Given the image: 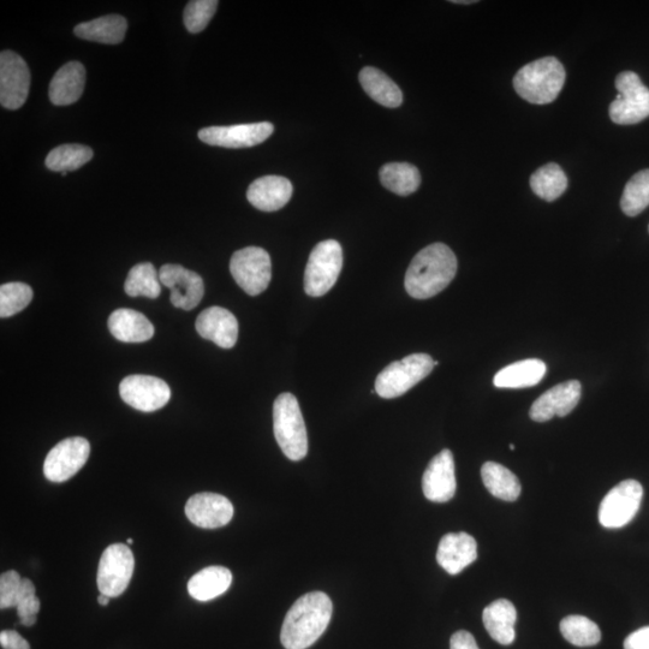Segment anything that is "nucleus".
<instances>
[{"instance_id":"5701e85b","label":"nucleus","mask_w":649,"mask_h":649,"mask_svg":"<svg viewBox=\"0 0 649 649\" xmlns=\"http://www.w3.org/2000/svg\"><path fill=\"white\" fill-rule=\"evenodd\" d=\"M86 83V69L80 62H69L59 69L50 85L52 104L67 106L82 97Z\"/></svg>"},{"instance_id":"20e7f679","label":"nucleus","mask_w":649,"mask_h":649,"mask_svg":"<svg viewBox=\"0 0 649 649\" xmlns=\"http://www.w3.org/2000/svg\"><path fill=\"white\" fill-rule=\"evenodd\" d=\"M273 431L279 448L291 461L307 456L308 437L299 401L294 395L282 394L273 404Z\"/></svg>"},{"instance_id":"a19ab883","label":"nucleus","mask_w":649,"mask_h":649,"mask_svg":"<svg viewBox=\"0 0 649 649\" xmlns=\"http://www.w3.org/2000/svg\"><path fill=\"white\" fill-rule=\"evenodd\" d=\"M624 649H649V627L631 633L624 641Z\"/></svg>"},{"instance_id":"b1692460","label":"nucleus","mask_w":649,"mask_h":649,"mask_svg":"<svg viewBox=\"0 0 649 649\" xmlns=\"http://www.w3.org/2000/svg\"><path fill=\"white\" fill-rule=\"evenodd\" d=\"M487 633L500 645L508 646L515 641L517 611L514 604L506 599H499L488 605L482 615Z\"/></svg>"},{"instance_id":"49530a36","label":"nucleus","mask_w":649,"mask_h":649,"mask_svg":"<svg viewBox=\"0 0 649 649\" xmlns=\"http://www.w3.org/2000/svg\"><path fill=\"white\" fill-rule=\"evenodd\" d=\"M510 449H511L512 451H514V450H515V445H514V444H511V445H510Z\"/></svg>"},{"instance_id":"a878e982","label":"nucleus","mask_w":649,"mask_h":649,"mask_svg":"<svg viewBox=\"0 0 649 649\" xmlns=\"http://www.w3.org/2000/svg\"><path fill=\"white\" fill-rule=\"evenodd\" d=\"M128 22L119 15H107L89 22L80 23L74 33L83 40L106 45L121 44L127 33Z\"/></svg>"},{"instance_id":"cd10ccee","label":"nucleus","mask_w":649,"mask_h":649,"mask_svg":"<svg viewBox=\"0 0 649 649\" xmlns=\"http://www.w3.org/2000/svg\"><path fill=\"white\" fill-rule=\"evenodd\" d=\"M360 83L365 92L378 104L396 109L403 103L401 88L396 85L383 71L373 67L361 70Z\"/></svg>"},{"instance_id":"dca6fc26","label":"nucleus","mask_w":649,"mask_h":649,"mask_svg":"<svg viewBox=\"0 0 649 649\" xmlns=\"http://www.w3.org/2000/svg\"><path fill=\"white\" fill-rule=\"evenodd\" d=\"M188 520L196 527L216 529L228 525L234 517V505L222 494L198 493L186 505Z\"/></svg>"},{"instance_id":"e433bc0d","label":"nucleus","mask_w":649,"mask_h":649,"mask_svg":"<svg viewBox=\"0 0 649 649\" xmlns=\"http://www.w3.org/2000/svg\"><path fill=\"white\" fill-rule=\"evenodd\" d=\"M217 0H194L184 10V25L190 33L198 34L208 26L218 9Z\"/></svg>"},{"instance_id":"7c9ffc66","label":"nucleus","mask_w":649,"mask_h":649,"mask_svg":"<svg viewBox=\"0 0 649 649\" xmlns=\"http://www.w3.org/2000/svg\"><path fill=\"white\" fill-rule=\"evenodd\" d=\"M531 187L539 198L545 201H555L568 188V178L561 166L551 163L534 172L531 177Z\"/></svg>"},{"instance_id":"473e14b6","label":"nucleus","mask_w":649,"mask_h":649,"mask_svg":"<svg viewBox=\"0 0 649 649\" xmlns=\"http://www.w3.org/2000/svg\"><path fill=\"white\" fill-rule=\"evenodd\" d=\"M92 158V148L75 144L62 145L53 148L45 164L47 169L63 174V172L79 170L83 165L91 162Z\"/></svg>"},{"instance_id":"72a5a7b5","label":"nucleus","mask_w":649,"mask_h":649,"mask_svg":"<svg viewBox=\"0 0 649 649\" xmlns=\"http://www.w3.org/2000/svg\"><path fill=\"white\" fill-rule=\"evenodd\" d=\"M564 639L577 647H592L601 640V631L591 619L583 616H568L561 622Z\"/></svg>"},{"instance_id":"c756f323","label":"nucleus","mask_w":649,"mask_h":649,"mask_svg":"<svg viewBox=\"0 0 649 649\" xmlns=\"http://www.w3.org/2000/svg\"><path fill=\"white\" fill-rule=\"evenodd\" d=\"M380 182L390 192L408 196L416 192L421 184L420 171L409 163H389L380 169Z\"/></svg>"},{"instance_id":"37998d69","label":"nucleus","mask_w":649,"mask_h":649,"mask_svg":"<svg viewBox=\"0 0 649 649\" xmlns=\"http://www.w3.org/2000/svg\"><path fill=\"white\" fill-rule=\"evenodd\" d=\"M110 599H111V598H110V597H107V595L100 594L99 597H98V603H99L101 606H107V605H109V601H110Z\"/></svg>"},{"instance_id":"0eeeda50","label":"nucleus","mask_w":649,"mask_h":649,"mask_svg":"<svg viewBox=\"0 0 649 649\" xmlns=\"http://www.w3.org/2000/svg\"><path fill=\"white\" fill-rule=\"evenodd\" d=\"M616 88L619 95L610 105L613 123L631 125L649 117V89L639 76L633 71H624L617 76Z\"/></svg>"},{"instance_id":"ddd939ff","label":"nucleus","mask_w":649,"mask_h":649,"mask_svg":"<svg viewBox=\"0 0 649 649\" xmlns=\"http://www.w3.org/2000/svg\"><path fill=\"white\" fill-rule=\"evenodd\" d=\"M91 455V445L88 440L74 437L62 440L49 455L44 463V474L52 482H65L80 472Z\"/></svg>"},{"instance_id":"1a4fd4ad","label":"nucleus","mask_w":649,"mask_h":649,"mask_svg":"<svg viewBox=\"0 0 649 649\" xmlns=\"http://www.w3.org/2000/svg\"><path fill=\"white\" fill-rule=\"evenodd\" d=\"M135 559L127 545H110L100 558L98 589L100 594L117 598L125 592L132 581Z\"/></svg>"},{"instance_id":"de8ad7c7","label":"nucleus","mask_w":649,"mask_h":649,"mask_svg":"<svg viewBox=\"0 0 649 649\" xmlns=\"http://www.w3.org/2000/svg\"><path fill=\"white\" fill-rule=\"evenodd\" d=\"M648 230H649V228H648Z\"/></svg>"},{"instance_id":"aec40b11","label":"nucleus","mask_w":649,"mask_h":649,"mask_svg":"<svg viewBox=\"0 0 649 649\" xmlns=\"http://www.w3.org/2000/svg\"><path fill=\"white\" fill-rule=\"evenodd\" d=\"M478 558V544L467 533H450L440 540L437 561L446 573L460 574Z\"/></svg>"},{"instance_id":"f8f14e48","label":"nucleus","mask_w":649,"mask_h":649,"mask_svg":"<svg viewBox=\"0 0 649 649\" xmlns=\"http://www.w3.org/2000/svg\"><path fill=\"white\" fill-rule=\"evenodd\" d=\"M31 87V71L20 55L4 51L0 55V104L8 110L25 105Z\"/></svg>"},{"instance_id":"58836bf2","label":"nucleus","mask_w":649,"mask_h":649,"mask_svg":"<svg viewBox=\"0 0 649 649\" xmlns=\"http://www.w3.org/2000/svg\"><path fill=\"white\" fill-rule=\"evenodd\" d=\"M17 615H19L20 623L25 627H32L37 623V616L40 611V600L37 595H31L20 601L17 605Z\"/></svg>"},{"instance_id":"f704fd0d","label":"nucleus","mask_w":649,"mask_h":649,"mask_svg":"<svg viewBox=\"0 0 649 649\" xmlns=\"http://www.w3.org/2000/svg\"><path fill=\"white\" fill-rule=\"evenodd\" d=\"M649 206V169L637 172L625 186L621 200L622 211L636 217Z\"/></svg>"},{"instance_id":"412c9836","label":"nucleus","mask_w":649,"mask_h":649,"mask_svg":"<svg viewBox=\"0 0 649 649\" xmlns=\"http://www.w3.org/2000/svg\"><path fill=\"white\" fill-rule=\"evenodd\" d=\"M293 192V184L288 178L265 176L250 184L247 199L260 211L275 212L288 204Z\"/></svg>"},{"instance_id":"4c0bfd02","label":"nucleus","mask_w":649,"mask_h":649,"mask_svg":"<svg viewBox=\"0 0 649 649\" xmlns=\"http://www.w3.org/2000/svg\"><path fill=\"white\" fill-rule=\"evenodd\" d=\"M22 577L15 570L0 576V607L13 609L20 603Z\"/></svg>"},{"instance_id":"4468645a","label":"nucleus","mask_w":649,"mask_h":649,"mask_svg":"<svg viewBox=\"0 0 649 649\" xmlns=\"http://www.w3.org/2000/svg\"><path fill=\"white\" fill-rule=\"evenodd\" d=\"M275 132L270 122L210 127L201 129L199 139L207 145L225 148H248L263 144Z\"/></svg>"},{"instance_id":"c85d7f7f","label":"nucleus","mask_w":649,"mask_h":649,"mask_svg":"<svg viewBox=\"0 0 649 649\" xmlns=\"http://www.w3.org/2000/svg\"><path fill=\"white\" fill-rule=\"evenodd\" d=\"M482 481L492 496L515 502L521 494V484L517 476L502 464L487 462L481 468Z\"/></svg>"},{"instance_id":"6ab92c4d","label":"nucleus","mask_w":649,"mask_h":649,"mask_svg":"<svg viewBox=\"0 0 649 649\" xmlns=\"http://www.w3.org/2000/svg\"><path fill=\"white\" fill-rule=\"evenodd\" d=\"M195 329L202 338L223 349L235 347L238 338V321L234 314L222 307H210L196 319Z\"/></svg>"},{"instance_id":"423d86ee","label":"nucleus","mask_w":649,"mask_h":649,"mask_svg":"<svg viewBox=\"0 0 649 649\" xmlns=\"http://www.w3.org/2000/svg\"><path fill=\"white\" fill-rule=\"evenodd\" d=\"M343 267V249L335 240L317 244L309 255L305 291L312 297L324 296L335 287Z\"/></svg>"},{"instance_id":"4be33fe9","label":"nucleus","mask_w":649,"mask_h":649,"mask_svg":"<svg viewBox=\"0 0 649 649\" xmlns=\"http://www.w3.org/2000/svg\"><path fill=\"white\" fill-rule=\"evenodd\" d=\"M111 335L123 343H144L154 336V326L144 314L134 309L121 308L109 318Z\"/></svg>"},{"instance_id":"c9c22d12","label":"nucleus","mask_w":649,"mask_h":649,"mask_svg":"<svg viewBox=\"0 0 649 649\" xmlns=\"http://www.w3.org/2000/svg\"><path fill=\"white\" fill-rule=\"evenodd\" d=\"M33 290L25 283H7L0 287V317L9 318L27 308Z\"/></svg>"},{"instance_id":"f3484780","label":"nucleus","mask_w":649,"mask_h":649,"mask_svg":"<svg viewBox=\"0 0 649 649\" xmlns=\"http://www.w3.org/2000/svg\"><path fill=\"white\" fill-rule=\"evenodd\" d=\"M582 386L580 381H564L546 391L533 403L529 416L535 422H546L559 416L569 415L581 400Z\"/></svg>"},{"instance_id":"39448f33","label":"nucleus","mask_w":649,"mask_h":649,"mask_svg":"<svg viewBox=\"0 0 649 649\" xmlns=\"http://www.w3.org/2000/svg\"><path fill=\"white\" fill-rule=\"evenodd\" d=\"M434 361L427 354H413L387 366L375 380V391L381 398L392 400L400 397L433 371Z\"/></svg>"},{"instance_id":"6e6552de","label":"nucleus","mask_w":649,"mask_h":649,"mask_svg":"<svg viewBox=\"0 0 649 649\" xmlns=\"http://www.w3.org/2000/svg\"><path fill=\"white\" fill-rule=\"evenodd\" d=\"M235 282L250 296H258L269 288L272 278L270 254L259 247L237 250L230 260Z\"/></svg>"},{"instance_id":"f257e3e1","label":"nucleus","mask_w":649,"mask_h":649,"mask_svg":"<svg viewBox=\"0 0 649 649\" xmlns=\"http://www.w3.org/2000/svg\"><path fill=\"white\" fill-rule=\"evenodd\" d=\"M456 273L455 253L444 243H433L416 254L404 284L414 299L427 300L448 288Z\"/></svg>"},{"instance_id":"a211bd4d","label":"nucleus","mask_w":649,"mask_h":649,"mask_svg":"<svg viewBox=\"0 0 649 649\" xmlns=\"http://www.w3.org/2000/svg\"><path fill=\"white\" fill-rule=\"evenodd\" d=\"M457 488L454 455L443 450L428 464L422 490L425 497L434 503H446L454 498Z\"/></svg>"},{"instance_id":"79ce46f5","label":"nucleus","mask_w":649,"mask_h":649,"mask_svg":"<svg viewBox=\"0 0 649 649\" xmlns=\"http://www.w3.org/2000/svg\"><path fill=\"white\" fill-rule=\"evenodd\" d=\"M450 649H480L474 636L468 631H457L450 640Z\"/></svg>"},{"instance_id":"ea45409f","label":"nucleus","mask_w":649,"mask_h":649,"mask_svg":"<svg viewBox=\"0 0 649 649\" xmlns=\"http://www.w3.org/2000/svg\"><path fill=\"white\" fill-rule=\"evenodd\" d=\"M0 645L4 649H31L27 640L14 630H4L0 633Z\"/></svg>"},{"instance_id":"a18cd8bd","label":"nucleus","mask_w":649,"mask_h":649,"mask_svg":"<svg viewBox=\"0 0 649 649\" xmlns=\"http://www.w3.org/2000/svg\"><path fill=\"white\" fill-rule=\"evenodd\" d=\"M127 544H128V545H133V544H134V540H133V539H128V540H127Z\"/></svg>"},{"instance_id":"7ed1b4c3","label":"nucleus","mask_w":649,"mask_h":649,"mask_svg":"<svg viewBox=\"0 0 649 649\" xmlns=\"http://www.w3.org/2000/svg\"><path fill=\"white\" fill-rule=\"evenodd\" d=\"M564 67L555 57H546L525 65L514 79L515 91L528 103L545 105L555 101L565 83Z\"/></svg>"},{"instance_id":"2eb2a0df","label":"nucleus","mask_w":649,"mask_h":649,"mask_svg":"<svg viewBox=\"0 0 649 649\" xmlns=\"http://www.w3.org/2000/svg\"><path fill=\"white\" fill-rule=\"evenodd\" d=\"M160 283L171 290L170 300L176 308L192 311L205 295L202 278L181 265H164L159 270Z\"/></svg>"},{"instance_id":"bb28decb","label":"nucleus","mask_w":649,"mask_h":649,"mask_svg":"<svg viewBox=\"0 0 649 649\" xmlns=\"http://www.w3.org/2000/svg\"><path fill=\"white\" fill-rule=\"evenodd\" d=\"M232 574L224 567H208L195 574L188 582L190 597L210 601L220 597L231 586Z\"/></svg>"},{"instance_id":"9b49d317","label":"nucleus","mask_w":649,"mask_h":649,"mask_svg":"<svg viewBox=\"0 0 649 649\" xmlns=\"http://www.w3.org/2000/svg\"><path fill=\"white\" fill-rule=\"evenodd\" d=\"M119 395L128 406L140 412L152 413L169 403L171 390L163 379L135 374L121 381Z\"/></svg>"},{"instance_id":"2f4dec72","label":"nucleus","mask_w":649,"mask_h":649,"mask_svg":"<svg viewBox=\"0 0 649 649\" xmlns=\"http://www.w3.org/2000/svg\"><path fill=\"white\" fill-rule=\"evenodd\" d=\"M124 290L132 297L145 296L148 299H157L162 293V283L156 267L150 263L135 265L125 281Z\"/></svg>"},{"instance_id":"9d476101","label":"nucleus","mask_w":649,"mask_h":649,"mask_svg":"<svg viewBox=\"0 0 649 649\" xmlns=\"http://www.w3.org/2000/svg\"><path fill=\"white\" fill-rule=\"evenodd\" d=\"M643 487L639 481L624 480L606 494L599 508L600 525L616 529L627 526L639 511Z\"/></svg>"},{"instance_id":"f03ea898","label":"nucleus","mask_w":649,"mask_h":649,"mask_svg":"<svg viewBox=\"0 0 649 649\" xmlns=\"http://www.w3.org/2000/svg\"><path fill=\"white\" fill-rule=\"evenodd\" d=\"M332 611V601L325 593L303 595L284 619L281 633L284 648L307 649L314 645L329 627Z\"/></svg>"},{"instance_id":"c03bdc74","label":"nucleus","mask_w":649,"mask_h":649,"mask_svg":"<svg viewBox=\"0 0 649 649\" xmlns=\"http://www.w3.org/2000/svg\"><path fill=\"white\" fill-rule=\"evenodd\" d=\"M454 4H474L476 3L475 0H454V2H451Z\"/></svg>"},{"instance_id":"393cba45","label":"nucleus","mask_w":649,"mask_h":649,"mask_svg":"<svg viewBox=\"0 0 649 649\" xmlns=\"http://www.w3.org/2000/svg\"><path fill=\"white\" fill-rule=\"evenodd\" d=\"M547 366L544 361L528 359L512 363L500 369L493 379V384L499 389H525L538 385L544 379Z\"/></svg>"}]
</instances>
